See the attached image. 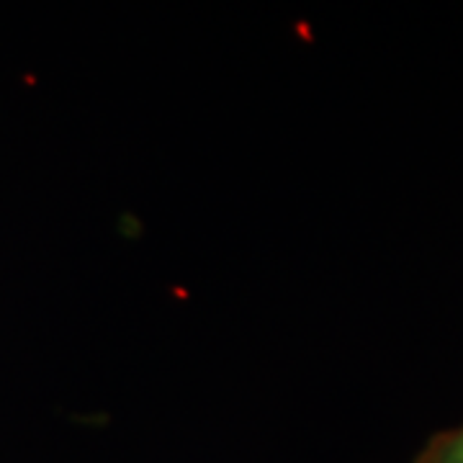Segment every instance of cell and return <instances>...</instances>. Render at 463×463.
Listing matches in <instances>:
<instances>
[{
  "instance_id": "1",
  "label": "cell",
  "mask_w": 463,
  "mask_h": 463,
  "mask_svg": "<svg viewBox=\"0 0 463 463\" xmlns=\"http://www.w3.org/2000/svg\"><path fill=\"white\" fill-rule=\"evenodd\" d=\"M414 463H463V425L438 432L430 443L420 450Z\"/></svg>"
}]
</instances>
